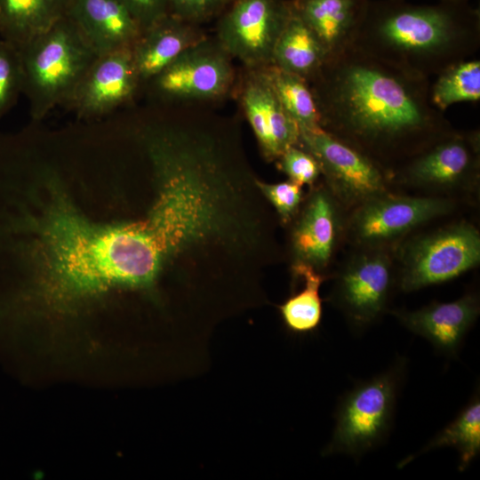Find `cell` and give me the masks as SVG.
<instances>
[{"mask_svg":"<svg viewBox=\"0 0 480 480\" xmlns=\"http://www.w3.org/2000/svg\"><path fill=\"white\" fill-rule=\"evenodd\" d=\"M308 83L321 127L392 173L455 131L431 103L430 79L353 45L329 56Z\"/></svg>","mask_w":480,"mask_h":480,"instance_id":"1","label":"cell"},{"mask_svg":"<svg viewBox=\"0 0 480 480\" xmlns=\"http://www.w3.org/2000/svg\"><path fill=\"white\" fill-rule=\"evenodd\" d=\"M42 276L37 293L53 306L69 307L113 290L151 292L159 260L138 219L93 221L71 204L54 203L43 217Z\"/></svg>","mask_w":480,"mask_h":480,"instance_id":"2","label":"cell"},{"mask_svg":"<svg viewBox=\"0 0 480 480\" xmlns=\"http://www.w3.org/2000/svg\"><path fill=\"white\" fill-rule=\"evenodd\" d=\"M352 45L399 69L430 79L476 53L480 10L469 0H439L435 4L368 0Z\"/></svg>","mask_w":480,"mask_h":480,"instance_id":"3","label":"cell"},{"mask_svg":"<svg viewBox=\"0 0 480 480\" xmlns=\"http://www.w3.org/2000/svg\"><path fill=\"white\" fill-rule=\"evenodd\" d=\"M17 48L22 92L36 120L67 102L98 58L67 15Z\"/></svg>","mask_w":480,"mask_h":480,"instance_id":"4","label":"cell"},{"mask_svg":"<svg viewBox=\"0 0 480 480\" xmlns=\"http://www.w3.org/2000/svg\"><path fill=\"white\" fill-rule=\"evenodd\" d=\"M402 366L356 384L341 398L325 454L359 457L388 435L396 408Z\"/></svg>","mask_w":480,"mask_h":480,"instance_id":"5","label":"cell"},{"mask_svg":"<svg viewBox=\"0 0 480 480\" xmlns=\"http://www.w3.org/2000/svg\"><path fill=\"white\" fill-rule=\"evenodd\" d=\"M398 285L414 292L452 280L480 263V234L460 221L415 237L404 247Z\"/></svg>","mask_w":480,"mask_h":480,"instance_id":"6","label":"cell"},{"mask_svg":"<svg viewBox=\"0 0 480 480\" xmlns=\"http://www.w3.org/2000/svg\"><path fill=\"white\" fill-rule=\"evenodd\" d=\"M299 146L317 160L329 190L340 204L356 207L388 193L393 173L323 128L300 131Z\"/></svg>","mask_w":480,"mask_h":480,"instance_id":"7","label":"cell"},{"mask_svg":"<svg viewBox=\"0 0 480 480\" xmlns=\"http://www.w3.org/2000/svg\"><path fill=\"white\" fill-rule=\"evenodd\" d=\"M454 207V201L444 197L385 193L356 207L348 232L363 247H384L419 226L449 214Z\"/></svg>","mask_w":480,"mask_h":480,"instance_id":"8","label":"cell"},{"mask_svg":"<svg viewBox=\"0 0 480 480\" xmlns=\"http://www.w3.org/2000/svg\"><path fill=\"white\" fill-rule=\"evenodd\" d=\"M364 248L340 271L333 291V300L358 329L384 313L396 283L388 252L383 247Z\"/></svg>","mask_w":480,"mask_h":480,"instance_id":"9","label":"cell"},{"mask_svg":"<svg viewBox=\"0 0 480 480\" xmlns=\"http://www.w3.org/2000/svg\"><path fill=\"white\" fill-rule=\"evenodd\" d=\"M292 10V4L282 0H238L220 23V46L246 65L270 66Z\"/></svg>","mask_w":480,"mask_h":480,"instance_id":"10","label":"cell"},{"mask_svg":"<svg viewBox=\"0 0 480 480\" xmlns=\"http://www.w3.org/2000/svg\"><path fill=\"white\" fill-rule=\"evenodd\" d=\"M479 132H457L443 138L393 172L419 188H455L476 180L480 167Z\"/></svg>","mask_w":480,"mask_h":480,"instance_id":"11","label":"cell"},{"mask_svg":"<svg viewBox=\"0 0 480 480\" xmlns=\"http://www.w3.org/2000/svg\"><path fill=\"white\" fill-rule=\"evenodd\" d=\"M227 52L204 40L187 49L153 79L163 95L175 99H208L228 88L232 70Z\"/></svg>","mask_w":480,"mask_h":480,"instance_id":"12","label":"cell"},{"mask_svg":"<svg viewBox=\"0 0 480 480\" xmlns=\"http://www.w3.org/2000/svg\"><path fill=\"white\" fill-rule=\"evenodd\" d=\"M340 206L330 190L319 188L311 194L291 235L293 264L320 273L329 266L344 228Z\"/></svg>","mask_w":480,"mask_h":480,"instance_id":"13","label":"cell"},{"mask_svg":"<svg viewBox=\"0 0 480 480\" xmlns=\"http://www.w3.org/2000/svg\"><path fill=\"white\" fill-rule=\"evenodd\" d=\"M140 81L131 49L98 57L67 102L80 116H100L128 100Z\"/></svg>","mask_w":480,"mask_h":480,"instance_id":"14","label":"cell"},{"mask_svg":"<svg viewBox=\"0 0 480 480\" xmlns=\"http://www.w3.org/2000/svg\"><path fill=\"white\" fill-rule=\"evenodd\" d=\"M66 15L98 57L132 49L142 33L121 0H69Z\"/></svg>","mask_w":480,"mask_h":480,"instance_id":"15","label":"cell"},{"mask_svg":"<svg viewBox=\"0 0 480 480\" xmlns=\"http://www.w3.org/2000/svg\"><path fill=\"white\" fill-rule=\"evenodd\" d=\"M246 117L268 159L300 144V128L282 106L265 72L250 79L242 93Z\"/></svg>","mask_w":480,"mask_h":480,"instance_id":"16","label":"cell"},{"mask_svg":"<svg viewBox=\"0 0 480 480\" xmlns=\"http://www.w3.org/2000/svg\"><path fill=\"white\" fill-rule=\"evenodd\" d=\"M480 312L479 299L468 293L449 302H433L413 311L394 315L412 332L445 354H455Z\"/></svg>","mask_w":480,"mask_h":480,"instance_id":"17","label":"cell"},{"mask_svg":"<svg viewBox=\"0 0 480 480\" xmlns=\"http://www.w3.org/2000/svg\"><path fill=\"white\" fill-rule=\"evenodd\" d=\"M367 1L294 0L292 4L329 57L352 45Z\"/></svg>","mask_w":480,"mask_h":480,"instance_id":"18","label":"cell"},{"mask_svg":"<svg viewBox=\"0 0 480 480\" xmlns=\"http://www.w3.org/2000/svg\"><path fill=\"white\" fill-rule=\"evenodd\" d=\"M202 41L180 18L169 13L164 16L143 30L131 49L139 79H153L183 52Z\"/></svg>","mask_w":480,"mask_h":480,"instance_id":"19","label":"cell"},{"mask_svg":"<svg viewBox=\"0 0 480 480\" xmlns=\"http://www.w3.org/2000/svg\"><path fill=\"white\" fill-rule=\"evenodd\" d=\"M327 57L320 41L292 7L275 44L271 65L308 82L318 73Z\"/></svg>","mask_w":480,"mask_h":480,"instance_id":"20","label":"cell"},{"mask_svg":"<svg viewBox=\"0 0 480 480\" xmlns=\"http://www.w3.org/2000/svg\"><path fill=\"white\" fill-rule=\"evenodd\" d=\"M69 0H0V36L19 47L63 18Z\"/></svg>","mask_w":480,"mask_h":480,"instance_id":"21","label":"cell"},{"mask_svg":"<svg viewBox=\"0 0 480 480\" xmlns=\"http://www.w3.org/2000/svg\"><path fill=\"white\" fill-rule=\"evenodd\" d=\"M293 272L304 280V286L292 295L279 310L286 327L295 333H307L316 330L322 319V300L320 287L325 276L304 264H293Z\"/></svg>","mask_w":480,"mask_h":480,"instance_id":"22","label":"cell"},{"mask_svg":"<svg viewBox=\"0 0 480 480\" xmlns=\"http://www.w3.org/2000/svg\"><path fill=\"white\" fill-rule=\"evenodd\" d=\"M282 106L300 131L321 127L320 116L313 92L302 77L274 65L265 71Z\"/></svg>","mask_w":480,"mask_h":480,"instance_id":"23","label":"cell"},{"mask_svg":"<svg viewBox=\"0 0 480 480\" xmlns=\"http://www.w3.org/2000/svg\"><path fill=\"white\" fill-rule=\"evenodd\" d=\"M451 446L460 455L459 469L465 470L480 452V398L478 393L458 414L415 456L433 449Z\"/></svg>","mask_w":480,"mask_h":480,"instance_id":"24","label":"cell"},{"mask_svg":"<svg viewBox=\"0 0 480 480\" xmlns=\"http://www.w3.org/2000/svg\"><path fill=\"white\" fill-rule=\"evenodd\" d=\"M480 100V60L468 59L454 63L436 76L430 84V100L444 112L458 102Z\"/></svg>","mask_w":480,"mask_h":480,"instance_id":"25","label":"cell"},{"mask_svg":"<svg viewBox=\"0 0 480 480\" xmlns=\"http://www.w3.org/2000/svg\"><path fill=\"white\" fill-rule=\"evenodd\" d=\"M22 92V71L18 48L0 40V118Z\"/></svg>","mask_w":480,"mask_h":480,"instance_id":"26","label":"cell"},{"mask_svg":"<svg viewBox=\"0 0 480 480\" xmlns=\"http://www.w3.org/2000/svg\"><path fill=\"white\" fill-rule=\"evenodd\" d=\"M257 185L281 222L287 224L296 214L302 200V188L292 180L268 184L257 179Z\"/></svg>","mask_w":480,"mask_h":480,"instance_id":"27","label":"cell"},{"mask_svg":"<svg viewBox=\"0 0 480 480\" xmlns=\"http://www.w3.org/2000/svg\"><path fill=\"white\" fill-rule=\"evenodd\" d=\"M278 159L280 169L300 186L312 185L322 174L315 156L299 145L288 148Z\"/></svg>","mask_w":480,"mask_h":480,"instance_id":"28","label":"cell"},{"mask_svg":"<svg viewBox=\"0 0 480 480\" xmlns=\"http://www.w3.org/2000/svg\"><path fill=\"white\" fill-rule=\"evenodd\" d=\"M142 31L169 13V0H121Z\"/></svg>","mask_w":480,"mask_h":480,"instance_id":"29","label":"cell"},{"mask_svg":"<svg viewBox=\"0 0 480 480\" xmlns=\"http://www.w3.org/2000/svg\"><path fill=\"white\" fill-rule=\"evenodd\" d=\"M226 0H169L173 15L180 19L197 20L216 11Z\"/></svg>","mask_w":480,"mask_h":480,"instance_id":"30","label":"cell"},{"mask_svg":"<svg viewBox=\"0 0 480 480\" xmlns=\"http://www.w3.org/2000/svg\"><path fill=\"white\" fill-rule=\"evenodd\" d=\"M446 1H460V0H446Z\"/></svg>","mask_w":480,"mask_h":480,"instance_id":"31","label":"cell"},{"mask_svg":"<svg viewBox=\"0 0 480 480\" xmlns=\"http://www.w3.org/2000/svg\"><path fill=\"white\" fill-rule=\"evenodd\" d=\"M0 40H1V36H0Z\"/></svg>","mask_w":480,"mask_h":480,"instance_id":"32","label":"cell"}]
</instances>
